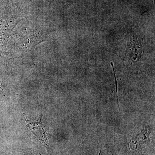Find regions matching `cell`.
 I'll return each mask as SVG.
<instances>
[{
  "mask_svg": "<svg viewBox=\"0 0 155 155\" xmlns=\"http://www.w3.org/2000/svg\"><path fill=\"white\" fill-rule=\"evenodd\" d=\"M111 65H112V67H113V70H114V75H115V81H116V96H117V102H118V104L119 107V98H118V87H117V80H116V75H115V71H114V65H113V63L112 62L111 63Z\"/></svg>",
  "mask_w": 155,
  "mask_h": 155,
  "instance_id": "cell-2",
  "label": "cell"
},
{
  "mask_svg": "<svg viewBox=\"0 0 155 155\" xmlns=\"http://www.w3.org/2000/svg\"><path fill=\"white\" fill-rule=\"evenodd\" d=\"M24 118L26 125L29 127L31 133L35 136V137L43 144L48 146V140L47 136L46 130L41 118L40 119V121L38 122H31L25 116Z\"/></svg>",
  "mask_w": 155,
  "mask_h": 155,
  "instance_id": "cell-1",
  "label": "cell"
},
{
  "mask_svg": "<svg viewBox=\"0 0 155 155\" xmlns=\"http://www.w3.org/2000/svg\"><path fill=\"white\" fill-rule=\"evenodd\" d=\"M101 150L100 151V152L99 153V155H101Z\"/></svg>",
  "mask_w": 155,
  "mask_h": 155,
  "instance_id": "cell-3",
  "label": "cell"
}]
</instances>
